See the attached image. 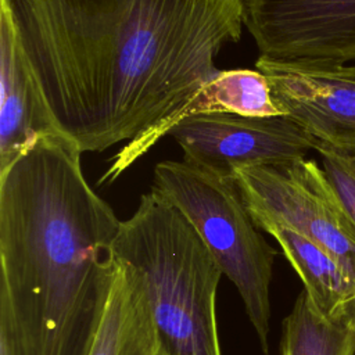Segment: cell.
Instances as JSON below:
<instances>
[{"mask_svg":"<svg viewBox=\"0 0 355 355\" xmlns=\"http://www.w3.org/2000/svg\"><path fill=\"white\" fill-rule=\"evenodd\" d=\"M60 129L82 153L157 129L220 69L245 0H11Z\"/></svg>","mask_w":355,"mask_h":355,"instance_id":"cell-1","label":"cell"},{"mask_svg":"<svg viewBox=\"0 0 355 355\" xmlns=\"http://www.w3.org/2000/svg\"><path fill=\"white\" fill-rule=\"evenodd\" d=\"M80 155L50 135L0 173V326L17 355H89L103 320L121 220Z\"/></svg>","mask_w":355,"mask_h":355,"instance_id":"cell-2","label":"cell"},{"mask_svg":"<svg viewBox=\"0 0 355 355\" xmlns=\"http://www.w3.org/2000/svg\"><path fill=\"white\" fill-rule=\"evenodd\" d=\"M112 251L143 283L158 355H222L216 293L223 273L180 209L151 187L121 220Z\"/></svg>","mask_w":355,"mask_h":355,"instance_id":"cell-3","label":"cell"},{"mask_svg":"<svg viewBox=\"0 0 355 355\" xmlns=\"http://www.w3.org/2000/svg\"><path fill=\"white\" fill-rule=\"evenodd\" d=\"M196 227L237 288L263 355H269L270 282L276 251L266 243L232 179L186 161H162L154 184Z\"/></svg>","mask_w":355,"mask_h":355,"instance_id":"cell-4","label":"cell"},{"mask_svg":"<svg viewBox=\"0 0 355 355\" xmlns=\"http://www.w3.org/2000/svg\"><path fill=\"white\" fill-rule=\"evenodd\" d=\"M257 226L290 227L333 254L355 273V227L341 209L326 175L313 159L232 171Z\"/></svg>","mask_w":355,"mask_h":355,"instance_id":"cell-5","label":"cell"},{"mask_svg":"<svg viewBox=\"0 0 355 355\" xmlns=\"http://www.w3.org/2000/svg\"><path fill=\"white\" fill-rule=\"evenodd\" d=\"M168 135L183 150V161L223 176H232L237 166L290 164L305 158L318 144L287 115L194 114L178 121Z\"/></svg>","mask_w":355,"mask_h":355,"instance_id":"cell-6","label":"cell"},{"mask_svg":"<svg viewBox=\"0 0 355 355\" xmlns=\"http://www.w3.org/2000/svg\"><path fill=\"white\" fill-rule=\"evenodd\" d=\"M244 26L259 55L336 65L355 61V0H245Z\"/></svg>","mask_w":355,"mask_h":355,"instance_id":"cell-7","label":"cell"},{"mask_svg":"<svg viewBox=\"0 0 355 355\" xmlns=\"http://www.w3.org/2000/svg\"><path fill=\"white\" fill-rule=\"evenodd\" d=\"M275 104L315 139L355 157V78L343 65L259 55Z\"/></svg>","mask_w":355,"mask_h":355,"instance_id":"cell-8","label":"cell"},{"mask_svg":"<svg viewBox=\"0 0 355 355\" xmlns=\"http://www.w3.org/2000/svg\"><path fill=\"white\" fill-rule=\"evenodd\" d=\"M0 173L39 139L64 133L22 46L11 0L0 1Z\"/></svg>","mask_w":355,"mask_h":355,"instance_id":"cell-9","label":"cell"},{"mask_svg":"<svg viewBox=\"0 0 355 355\" xmlns=\"http://www.w3.org/2000/svg\"><path fill=\"white\" fill-rule=\"evenodd\" d=\"M205 112H232L247 116L283 115L272 97L266 76L258 69H220L169 119L146 136L128 141L112 158L98 184L112 183L135 161L144 155L171 128L184 116Z\"/></svg>","mask_w":355,"mask_h":355,"instance_id":"cell-10","label":"cell"},{"mask_svg":"<svg viewBox=\"0 0 355 355\" xmlns=\"http://www.w3.org/2000/svg\"><path fill=\"white\" fill-rule=\"evenodd\" d=\"M89 355H158L157 331L143 283L119 261Z\"/></svg>","mask_w":355,"mask_h":355,"instance_id":"cell-11","label":"cell"},{"mask_svg":"<svg viewBox=\"0 0 355 355\" xmlns=\"http://www.w3.org/2000/svg\"><path fill=\"white\" fill-rule=\"evenodd\" d=\"M258 227L277 241L286 259L302 280L304 291L323 315L334 316L355 297V273L327 250L279 223L265 222Z\"/></svg>","mask_w":355,"mask_h":355,"instance_id":"cell-12","label":"cell"},{"mask_svg":"<svg viewBox=\"0 0 355 355\" xmlns=\"http://www.w3.org/2000/svg\"><path fill=\"white\" fill-rule=\"evenodd\" d=\"M280 355H355V331L323 315L302 290L283 319Z\"/></svg>","mask_w":355,"mask_h":355,"instance_id":"cell-13","label":"cell"},{"mask_svg":"<svg viewBox=\"0 0 355 355\" xmlns=\"http://www.w3.org/2000/svg\"><path fill=\"white\" fill-rule=\"evenodd\" d=\"M315 150L341 209L355 227V157L319 140Z\"/></svg>","mask_w":355,"mask_h":355,"instance_id":"cell-14","label":"cell"},{"mask_svg":"<svg viewBox=\"0 0 355 355\" xmlns=\"http://www.w3.org/2000/svg\"><path fill=\"white\" fill-rule=\"evenodd\" d=\"M334 316L341 318L355 331V297L347 301Z\"/></svg>","mask_w":355,"mask_h":355,"instance_id":"cell-15","label":"cell"},{"mask_svg":"<svg viewBox=\"0 0 355 355\" xmlns=\"http://www.w3.org/2000/svg\"><path fill=\"white\" fill-rule=\"evenodd\" d=\"M0 355H17L12 338L3 326H0Z\"/></svg>","mask_w":355,"mask_h":355,"instance_id":"cell-16","label":"cell"},{"mask_svg":"<svg viewBox=\"0 0 355 355\" xmlns=\"http://www.w3.org/2000/svg\"><path fill=\"white\" fill-rule=\"evenodd\" d=\"M343 68H344V71H345L348 75H351V76H354V78H355V64L343 65Z\"/></svg>","mask_w":355,"mask_h":355,"instance_id":"cell-17","label":"cell"}]
</instances>
